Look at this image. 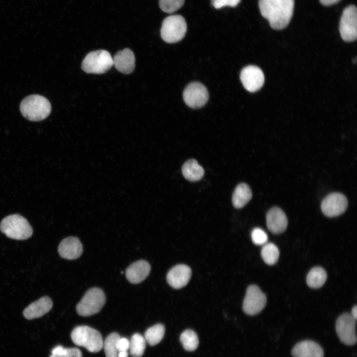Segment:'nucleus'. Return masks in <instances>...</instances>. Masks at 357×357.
Here are the masks:
<instances>
[{"label":"nucleus","instance_id":"1","mask_svg":"<svg viewBox=\"0 0 357 357\" xmlns=\"http://www.w3.org/2000/svg\"><path fill=\"white\" fill-rule=\"evenodd\" d=\"M294 0H259L263 17L275 30H281L289 23L293 14Z\"/></svg>","mask_w":357,"mask_h":357},{"label":"nucleus","instance_id":"2","mask_svg":"<svg viewBox=\"0 0 357 357\" xmlns=\"http://www.w3.org/2000/svg\"><path fill=\"white\" fill-rule=\"evenodd\" d=\"M20 110L26 119L34 121H41L50 115L51 105L48 100L39 95H32L21 102Z\"/></svg>","mask_w":357,"mask_h":357},{"label":"nucleus","instance_id":"3","mask_svg":"<svg viewBox=\"0 0 357 357\" xmlns=\"http://www.w3.org/2000/svg\"><path fill=\"white\" fill-rule=\"evenodd\" d=\"M0 230L9 238L25 240L31 237L33 229L28 221L19 214L8 215L0 224Z\"/></svg>","mask_w":357,"mask_h":357},{"label":"nucleus","instance_id":"4","mask_svg":"<svg viewBox=\"0 0 357 357\" xmlns=\"http://www.w3.org/2000/svg\"><path fill=\"white\" fill-rule=\"evenodd\" d=\"M71 338L75 345L83 347L91 353H97L103 347L101 333L87 326H79L74 328L71 333Z\"/></svg>","mask_w":357,"mask_h":357},{"label":"nucleus","instance_id":"5","mask_svg":"<svg viewBox=\"0 0 357 357\" xmlns=\"http://www.w3.org/2000/svg\"><path fill=\"white\" fill-rule=\"evenodd\" d=\"M186 30L187 25L184 17L180 15H173L163 20L160 34L165 42L174 43L180 41Z\"/></svg>","mask_w":357,"mask_h":357},{"label":"nucleus","instance_id":"6","mask_svg":"<svg viewBox=\"0 0 357 357\" xmlns=\"http://www.w3.org/2000/svg\"><path fill=\"white\" fill-rule=\"evenodd\" d=\"M106 301L104 292L99 288L89 289L77 304V313L82 316H89L99 312Z\"/></svg>","mask_w":357,"mask_h":357},{"label":"nucleus","instance_id":"7","mask_svg":"<svg viewBox=\"0 0 357 357\" xmlns=\"http://www.w3.org/2000/svg\"><path fill=\"white\" fill-rule=\"evenodd\" d=\"M113 65V58L106 50H99L90 52L84 59L81 67L86 73L102 74Z\"/></svg>","mask_w":357,"mask_h":357},{"label":"nucleus","instance_id":"8","mask_svg":"<svg viewBox=\"0 0 357 357\" xmlns=\"http://www.w3.org/2000/svg\"><path fill=\"white\" fill-rule=\"evenodd\" d=\"M341 36L346 42H351L357 37V10L351 5L345 8L341 17L339 25Z\"/></svg>","mask_w":357,"mask_h":357},{"label":"nucleus","instance_id":"9","mask_svg":"<svg viewBox=\"0 0 357 357\" xmlns=\"http://www.w3.org/2000/svg\"><path fill=\"white\" fill-rule=\"evenodd\" d=\"M266 300L265 295L258 286L250 285L247 289L243 301V310L249 315L257 314L265 307Z\"/></svg>","mask_w":357,"mask_h":357},{"label":"nucleus","instance_id":"10","mask_svg":"<svg viewBox=\"0 0 357 357\" xmlns=\"http://www.w3.org/2000/svg\"><path fill=\"white\" fill-rule=\"evenodd\" d=\"M356 320L350 313L341 314L336 322V331L340 341L347 345H353L357 342Z\"/></svg>","mask_w":357,"mask_h":357},{"label":"nucleus","instance_id":"11","mask_svg":"<svg viewBox=\"0 0 357 357\" xmlns=\"http://www.w3.org/2000/svg\"><path fill=\"white\" fill-rule=\"evenodd\" d=\"M348 205L347 198L344 194L334 192L328 194L323 199L321 208L325 216L334 217L344 213Z\"/></svg>","mask_w":357,"mask_h":357},{"label":"nucleus","instance_id":"12","mask_svg":"<svg viewBox=\"0 0 357 357\" xmlns=\"http://www.w3.org/2000/svg\"><path fill=\"white\" fill-rule=\"evenodd\" d=\"M185 104L193 109L203 106L207 102L209 94L206 88L199 82H192L188 84L183 93Z\"/></svg>","mask_w":357,"mask_h":357},{"label":"nucleus","instance_id":"13","mask_svg":"<svg viewBox=\"0 0 357 357\" xmlns=\"http://www.w3.org/2000/svg\"><path fill=\"white\" fill-rule=\"evenodd\" d=\"M240 78L243 87L250 92L259 90L264 82V76L262 70L255 65L244 67L240 72Z\"/></svg>","mask_w":357,"mask_h":357},{"label":"nucleus","instance_id":"14","mask_svg":"<svg viewBox=\"0 0 357 357\" xmlns=\"http://www.w3.org/2000/svg\"><path fill=\"white\" fill-rule=\"evenodd\" d=\"M191 276V270L184 264H178L171 268L167 275L168 284L173 288L180 289L187 285Z\"/></svg>","mask_w":357,"mask_h":357},{"label":"nucleus","instance_id":"15","mask_svg":"<svg viewBox=\"0 0 357 357\" xmlns=\"http://www.w3.org/2000/svg\"><path fill=\"white\" fill-rule=\"evenodd\" d=\"M288 221L284 212L280 208L274 207L266 214V225L268 229L274 234L283 233L287 229Z\"/></svg>","mask_w":357,"mask_h":357},{"label":"nucleus","instance_id":"16","mask_svg":"<svg viewBox=\"0 0 357 357\" xmlns=\"http://www.w3.org/2000/svg\"><path fill=\"white\" fill-rule=\"evenodd\" d=\"M83 252L82 245L79 239L69 237L62 239L58 247V252L63 258L73 260L80 256Z\"/></svg>","mask_w":357,"mask_h":357},{"label":"nucleus","instance_id":"17","mask_svg":"<svg viewBox=\"0 0 357 357\" xmlns=\"http://www.w3.org/2000/svg\"><path fill=\"white\" fill-rule=\"evenodd\" d=\"M53 304L51 298L44 296L29 304L23 310V314L28 320L39 318L48 313Z\"/></svg>","mask_w":357,"mask_h":357},{"label":"nucleus","instance_id":"18","mask_svg":"<svg viewBox=\"0 0 357 357\" xmlns=\"http://www.w3.org/2000/svg\"><path fill=\"white\" fill-rule=\"evenodd\" d=\"M113 60L116 69L123 74H129L134 69L135 57L129 49L126 48L117 52Z\"/></svg>","mask_w":357,"mask_h":357},{"label":"nucleus","instance_id":"19","mask_svg":"<svg viewBox=\"0 0 357 357\" xmlns=\"http://www.w3.org/2000/svg\"><path fill=\"white\" fill-rule=\"evenodd\" d=\"M151 269L149 263L144 260L137 261L126 269L125 275L128 281L132 284H138L144 280Z\"/></svg>","mask_w":357,"mask_h":357},{"label":"nucleus","instance_id":"20","mask_svg":"<svg viewBox=\"0 0 357 357\" xmlns=\"http://www.w3.org/2000/svg\"><path fill=\"white\" fill-rule=\"evenodd\" d=\"M294 357H323L322 348L317 343L304 340L297 343L292 350Z\"/></svg>","mask_w":357,"mask_h":357},{"label":"nucleus","instance_id":"21","mask_svg":"<svg viewBox=\"0 0 357 357\" xmlns=\"http://www.w3.org/2000/svg\"><path fill=\"white\" fill-rule=\"evenodd\" d=\"M181 171L185 178L190 181H198L204 175L203 168L194 159L185 162L182 166Z\"/></svg>","mask_w":357,"mask_h":357},{"label":"nucleus","instance_id":"22","mask_svg":"<svg viewBox=\"0 0 357 357\" xmlns=\"http://www.w3.org/2000/svg\"><path fill=\"white\" fill-rule=\"evenodd\" d=\"M252 192L249 186L241 183L236 187L232 196L234 206L240 209L244 207L252 198Z\"/></svg>","mask_w":357,"mask_h":357},{"label":"nucleus","instance_id":"23","mask_svg":"<svg viewBox=\"0 0 357 357\" xmlns=\"http://www.w3.org/2000/svg\"><path fill=\"white\" fill-rule=\"evenodd\" d=\"M327 279V274L323 268L315 267L311 269L306 277L307 285L313 289L322 287Z\"/></svg>","mask_w":357,"mask_h":357},{"label":"nucleus","instance_id":"24","mask_svg":"<svg viewBox=\"0 0 357 357\" xmlns=\"http://www.w3.org/2000/svg\"><path fill=\"white\" fill-rule=\"evenodd\" d=\"M165 332L164 326L162 324H157L147 329L144 337L149 345L155 346L163 339Z\"/></svg>","mask_w":357,"mask_h":357},{"label":"nucleus","instance_id":"25","mask_svg":"<svg viewBox=\"0 0 357 357\" xmlns=\"http://www.w3.org/2000/svg\"><path fill=\"white\" fill-rule=\"evenodd\" d=\"M262 258L267 264L272 265L278 260L279 250L277 246L273 243H266L263 245L261 251Z\"/></svg>","mask_w":357,"mask_h":357},{"label":"nucleus","instance_id":"26","mask_svg":"<svg viewBox=\"0 0 357 357\" xmlns=\"http://www.w3.org/2000/svg\"><path fill=\"white\" fill-rule=\"evenodd\" d=\"M130 342L129 350L133 357H141L146 348V340L141 334L135 333L132 335Z\"/></svg>","mask_w":357,"mask_h":357},{"label":"nucleus","instance_id":"27","mask_svg":"<svg viewBox=\"0 0 357 357\" xmlns=\"http://www.w3.org/2000/svg\"><path fill=\"white\" fill-rule=\"evenodd\" d=\"M180 341L184 349L190 352L195 351L199 344V340L196 333L190 329L186 330L181 334Z\"/></svg>","mask_w":357,"mask_h":357},{"label":"nucleus","instance_id":"28","mask_svg":"<svg viewBox=\"0 0 357 357\" xmlns=\"http://www.w3.org/2000/svg\"><path fill=\"white\" fill-rule=\"evenodd\" d=\"M119 335L113 332L109 335L103 342V347L106 357H118L117 343Z\"/></svg>","mask_w":357,"mask_h":357},{"label":"nucleus","instance_id":"29","mask_svg":"<svg viewBox=\"0 0 357 357\" xmlns=\"http://www.w3.org/2000/svg\"><path fill=\"white\" fill-rule=\"evenodd\" d=\"M184 2V0H159V4L162 10L171 13L181 8Z\"/></svg>","mask_w":357,"mask_h":357},{"label":"nucleus","instance_id":"30","mask_svg":"<svg viewBox=\"0 0 357 357\" xmlns=\"http://www.w3.org/2000/svg\"><path fill=\"white\" fill-rule=\"evenodd\" d=\"M251 237L253 242L256 245H264L268 241L267 234L259 228H255L252 230Z\"/></svg>","mask_w":357,"mask_h":357},{"label":"nucleus","instance_id":"31","mask_svg":"<svg viewBox=\"0 0 357 357\" xmlns=\"http://www.w3.org/2000/svg\"><path fill=\"white\" fill-rule=\"evenodd\" d=\"M241 0H211V4L216 9H220L225 6H236Z\"/></svg>","mask_w":357,"mask_h":357},{"label":"nucleus","instance_id":"32","mask_svg":"<svg viewBox=\"0 0 357 357\" xmlns=\"http://www.w3.org/2000/svg\"><path fill=\"white\" fill-rule=\"evenodd\" d=\"M130 342L126 338H120L117 343V349L119 351H126L129 349Z\"/></svg>","mask_w":357,"mask_h":357},{"label":"nucleus","instance_id":"33","mask_svg":"<svg viewBox=\"0 0 357 357\" xmlns=\"http://www.w3.org/2000/svg\"><path fill=\"white\" fill-rule=\"evenodd\" d=\"M64 357H82L81 351L76 348H66V353Z\"/></svg>","mask_w":357,"mask_h":357},{"label":"nucleus","instance_id":"34","mask_svg":"<svg viewBox=\"0 0 357 357\" xmlns=\"http://www.w3.org/2000/svg\"><path fill=\"white\" fill-rule=\"evenodd\" d=\"M66 353V348L59 345L55 347L51 352V355L56 357H64Z\"/></svg>","mask_w":357,"mask_h":357},{"label":"nucleus","instance_id":"35","mask_svg":"<svg viewBox=\"0 0 357 357\" xmlns=\"http://www.w3.org/2000/svg\"><path fill=\"white\" fill-rule=\"evenodd\" d=\"M340 0H319L320 3L324 5L329 6L335 4Z\"/></svg>","mask_w":357,"mask_h":357},{"label":"nucleus","instance_id":"36","mask_svg":"<svg viewBox=\"0 0 357 357\" xmlns=\"http://www.w3.org/2000/svg\"><path fill=\"white\" fill-rule=\"evenodd\" d=\"M353 317L357 320V306H354L352 309L351 313H350Z\"/></svg>","mask_w":357,"mask_h":357},{"label":"nucleus","instance_id":"37","mask_svg":"<svg viewBox=\"0 0 357 357\" xmlns=\"http://www.w3.org/2000/svg\"><path fill=\"white\" fill-rule=\"evenodd\" d=\"M118 357H128V352L126 351H119L118 353Z\"/></svg>","mask_w":357,"mask_h":357},{"label":"nucleus","instance_id":"38","mask_svg":"<svg viewBox=\"0 0 357 357\" xmlns=\"http://www.w3.org/2000/svg\"><path fill=\"white\" fill-rule=\"evenodd\" d=\"M50 357H55V356L51 355L50 356Z\"/></svg>","mask_w":357,"mask_h":357}]
</instances>
